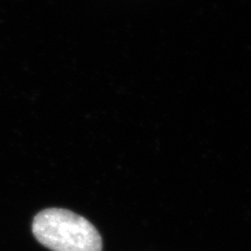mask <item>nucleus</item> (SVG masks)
Returning <instances> with one entry per match:
<instances>
[{
    "label": "nucleus",
    "mask_w": 251,
    "mask_h": 251,
    "mask_svg": "<svg viewBox=\"0 0 251 251\" xmlns=\"http://www.w3.org/2000/svg\"><path fill=\"white\" fill-rule=\"evenodd\" d=\"M34 237L51 251H101L103 241L87 219L64 208L38 213L31 226Z\"/></svg>",
    "instance_id": "f257e3e1"
}]
</instances>
